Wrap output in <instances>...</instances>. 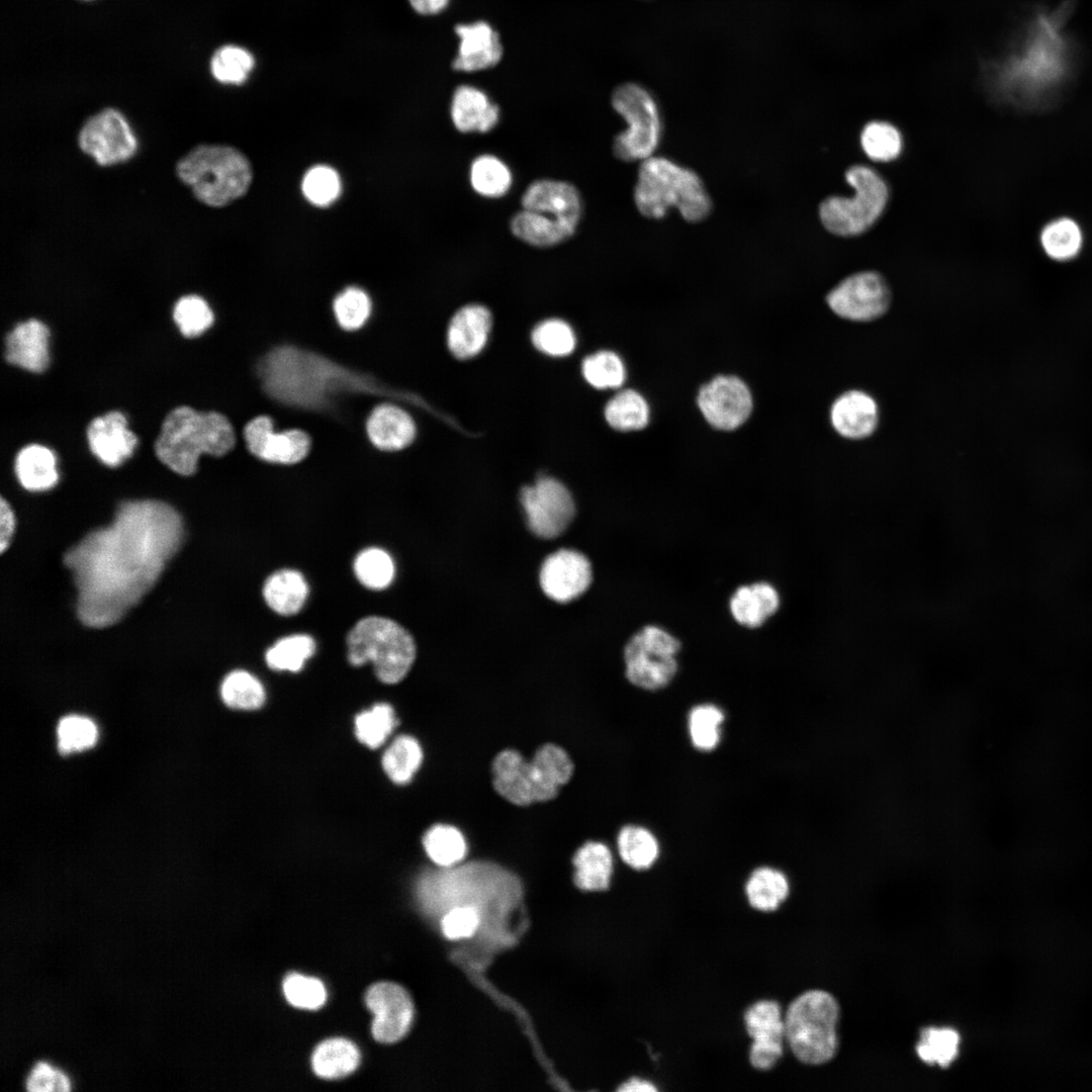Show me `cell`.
I'll return each mask as SVG.
<instances>
[{
  "label": "cell",
  "mask_w": 1092,
  "mask_h": 1092,
  "mask_svg": "<svg viewBox=\"0 0 1092 1092\" xmlns=\"http://www.w3.org/2000/svg\"><path fill=\"white\" fill-rule=\"evenodd\" d=\"M633 197L647 218L660 219L675 207L687 221L698 222L712 210L711 197L694 170L655 155L640 163Z\"/></svg>",
  "instance_id": "obj_4"
},
{
  "label": "cell",
  "mask_w": 1092,
  "mask_h": 1092,
  "mask_svg": "<svg viewBox=\"0 0 1092 1092\" xmlns=\"http://www.w3.org/2000/svg\"><path fill=\"white\" fill-rule=\"evenodd\" d=\"M1044 253L1056 261H1069L1081 251L1083 235L1078 223L1061 217L1045 224L1039 237Z\"/></svg>",
  "instance_id": "obj_38"
},
{
  "label": "cell",
  "mask_w": 1092,
  "mask_h": 1092,
  "mask_svg": "<svg viewBox=\"0 0 1092 1092\" xmlns=\"http://www.w3.org/2000/svg\"><path fill=\"white\" fill-rule=\"evenodd\" d=\"M479 924V914L471 905L458 906L447 912L441 920V928L449 939L471 936Z\"/></svg>",
  "instance_id": "obj_56"
},
{
  "label": "cell",
  "mask_w": 1092,
  "mask_h": 1092,
  "mask_svg": "<svg viewBox=\"0 0 1092 1092\" xmlns=\"http://www.w3.org/2000/svg\"><path fill=\"white\" fill-rule=\"evenodd\" d=\"M1080 0L1027 7L1000 50L981 61L985 88L993 98L1015 106L1055 99L1084 65V47L1071 28Z\"/></svg>",
  "instance_id": "obj_2"
},
{
  "label": "cell",
  "mask_w": 1092,
  "mask_h": 1092,
  "mask_svg": "<svg viewBox=\"0 0 1092 1092\" xmlns=\"http://www.w3.org/2000/svg\"><path fill=\"white\" fill-rule=\"evenodd\" d=\"M539 581L549 599L557 603H568L580 597L590 586V561L579 551L559 549L543 561Z\"/></svg>",
  "instance_id": "obj_18"
},
{
  "label": "cell",
  "mask_w": 1092,
  "mask_h": 1092,
  "mask_svg": "<svg viewBox=\"0 0 1092 1092\" xmlns=\"http://www.w3.org/2000/svg\"><path fill=\"white\" fill-rule=\"evenodd\" d=\"M25 1085L31 1092L71 1090V1082L67 1075L46 1062H38L31 1069Z\"/></svg>",
  "instance_id": "obj_57"
},
{
  "label": "cell",
  "mask_w": 1092,
  "mask_h": 1092,
  "mask_svg": "<svg viewBox=\"0 0 1092 1092\" xmlns=\"http://www.w3.org/2000/svg\"><path fill=\"white\" fill-rule=\"evenodd\" d=\"M236 443V430L225 415L182 405L165 418L155 442V452L171 470L188 476L197 470L202 454L222 457L235 448Z\"/></svg>",
  "instance_id": "obj_3"
},
{
  "label": "cell",
  "mask_w": 1092,
  "mask_h": 1092,
  "mask_svg": "<svg viewBox=\"0 0 1092 1092\" xmlns=\"http://www.w3.org/2000/svg\"><path fill=\"white\" fill-rule=\"evenodd\" d=\"M681 643L665 628L648 624L636 631L624 647L625 675L645 691L666 688L678 670Z\"/></svg>",
  "instance_id": "obj_11"
},
{
  "label": "cell",
  "mask_w": 1092,
  "mask_h": 1092,
  "mask_svg": "<svg viewBox=\"0 0 1092 1092\" xmlns=\"http://www.w3.org/2000/svg\"><path fill=\"white\" fill-rule=\"evenodd\" d=\"M845 178L855 190L853 196L825 198L819 205V216L829 233L853 237L867 232L881 216L889 188L879 173L863 165L849 167Z\"/></svg>",
  "instance_id": "obj_9"
},
{
  "label": "cell",
  "mask_w": 1092,
  "mask_h": 1092,
  "mask_svg": "<svg viewBox=\"0 0 1092 1092\" xmlns=\"http://www.w3.org/2000/svg\"><path fill=\"white\" fill-rule=\"evenodd\" d=\"M415 11L423 15H433L442 11L449 0H408Z\"/></svg>",
  "instance_id": "obj_59"
},
{
  "label": "cell",
  "mask_w": 1092,
  "mask_h": 1092,
  "mask_svg": "<svg viewBox=\"0 0 1092 1092\" xmlns=\"http://www.w3.org/2000/svg\"><path fill=\"white\" fill-rule=\"evenodd\" d=\"M524 209L541 212L577 229L582 216V199L569 182L553 179L533 181L521 197Z\"/></svg>",
  "instance_id": "obj_20"
},
{
  "label": "cell",
  "mask_w": 1092,
  "mask_h": 1092,
  "mask_svg": "<svg viewBox=\"0 0 1092 1092\" xmlns=\"http://www.w3.org/2000/svg\"><path fill=\"white\" fill-rule=\"evenodd\" d=\"M450 115L458 131L485 133L498 123L499 108L480 89L461 85L453 93Z\"/></svg>",
  "instance_id": "obj_28"
},
{
  "label": "cell",
  "mask_w": 1092,
  "mask_h": 1092,
  "mask_svg": "<svg viewBox=\"0 0 1092 1092\" xmlns=\"http://www.w3.org/2000/svg\"><path fill=\"white\" fill-rule=\"evenodd\" d=\"M575 885L586 891L606 890L613 874V855L600 841H587L573 856Z\"/></svg>",
  "instance_id": "obj_31"
},
{
  "label": "cell",
  "mask_w": 1092,
  "mask_h": 1092,
  "mask_svg": "<svg viewBox=\"0 0 1092 1092\" xmlns=\"http://www.w3.org/2000/svg\"><path fill=\"white\" fill-rule=\"evenodd\" d=\"M50 330L40 321L19 323L5 340L7 362L30 372H43L50 362Z\"/></svg>",
  "instance_id": "obj_25"
},
{
  "label": "cell",
  "mask_w": 1092,
  "mask_h": 1092,
  "mask_svg": "<svg viewBox=\"0 0 1092 1092\" xmlns=\"http://www.w3.org/2000/svg\"><path fill=\"white\" fill-rule=\"evenodd\" d=\"M607 423L621 432L644 429L650 420V408L645 397L634 389H624L615 394L604 411Z\"/></svg>",
  "instance_id": "obj_35"
},
{
  "label": "cell",
  "mask_w": 1092,
  "mask_h": 1092,
  "mask_svg": "<svg viewBox=\"0 0 1092 1092\" xmlns=\"http://www.w3.org/2000/svg\"><path fill=\"white\" fill-rule=\"evenodd\" d=\"M333 315L339 328L347 333L361 330L372 315V301L363 289L350 286L333 300Z\"/></svg>",
  "instance_id": "obj_43"
},
{
  "label": "cell",
  "mask_w": 1092,
  "mask_h": 1092,
  "mask_svg": "<svg viewBox=\"0 0 1092 1092\" xmlns=\"http://www.w3.org/2000/svg\"><path fill=\"white\" fill-rule=\"evenodd\" d=\"M220 696L228 707L237 710L259 709L266 700L262 682L246 670L230 672L220 685Z\"/></svg>",
  "instance_id": "obj_42"
},
{
  "label": "cell",
  "mask_w": 1092,
  "mask_h": 1092,
  "mask_svg": "<svg viewBox=\"0 0 1092 1092\" xmlns=\"http://www.w3.org/2000/svg\"><path fill=\"white\" fill-rule=\"evenodd\" d=\"M581 370L587 383L598 389L619 388L626 379V367L622 358L609 350L585 357Z\"/></svg>",
  "instance_id": "obj_47"
},
{
  "label": "cell",
  "mask_w": 1092,
  "mask_h": 1092,
  "mask_svg": "<svg viewBox=\"0 0 1092 1092\" xmlns=\"http://www.w3.org/2000/svg\"><path fill=\"white\" fill-rule=\"evenodd\" d=\"M348 660L354 666L372 662L377 678L397 684L416 659V643L395 621L379 616L359 620L347 636Z\"/></svg>",
  "instance_id": "obj_7"
},
{
  "label": "cell",
  "mask_w": 1092,
  "mask_h": 1092,
  "mask_svg": "<svg viewBox=\"0 0 1092 1092\" xmlns=\"http://www.w3.org/2000/svg\"><path fill=\"white\" fill-rule=\"evenodd\" d=\"M301 188L303 195L310 203L325 207L338 198L341 192V181L333 168L317 165L305 173Z\"/></svg>",
  "instance_id": "obj_54"
},
{
  "label": "cell",
  "mask_w": 1092,
  "mask_h": 1092,
  "mask_svg": "<svg viewBox=\"0 0 1092 1092\" xmlns=\"http://www.w3.org/2000/svg\"><path fill=\"white\" fill-rule=\"evenodd\" d=\"M612 106L627 123L614 139L613 152L624 162H642L654 156L662 138V118L654 97L636 83L617 87Z\"/></svg>",
  "instance_id": "obj_10"
},
{
  "label": "cell",
  "mask_w": 1092,
  "mask_h": 1092,
  "mask_svg": "<svg viewBox=\"0 0 1092 1092\" xmlns=\"http://www.w3.org/2000/svg\"><path fill=\"white\" fill-rule=\"evenodd\" d=\"M960 1035L952 1028L928 1027L916 1045L919 1058L928 1065L949 1066L959 1053Z\"/></svg>",
  "instance_id": "obj_50"
},
{
  "label": "cell",
  "mask_w": 1092,
  "mask_h": 1092,
  "mask_svg": "<svg viewBox=\"0 0 1092 1092\" xmlns=\"http://www.w3.org/2000/svg\"><path fill=\"white\" fill-rule=\"evenodd\" d=\"M173 318L184 337L195 338L213 325L214 314L204 298L189 294L177 300L173 308Z\"/></svg>",
  "instance_id": "obj_51"
},
{
  "label": "cell",
  "mask_w": 1092,
  "mask_h": 1092,
  "mask_svg": "<svg viewBox=\"0 0 1092 1092\" xmlns=\"http://www.w3.org/2000/svg\"><path fill=\"white\" fill-rule=\"evenodd\" d=\"M744 1022L752 1038L749 1052L751 1065L758 1070L770 1069L782 1057L786 1039L785 1021L779 1003L760 1000L752 1004L745 1011Z\"/></svg>",
  "instance_id": "obj_19"
},
{
  "label": "cell",
  "mask_w": 1092,
  "mask_h": 1092,
  "mask_svg": "<svg viewBox=\"0 0 1092 1092\" xmlns=\"http://www.w3.org/2000/svg\"><path fill=\"white\" fill-rule=\"evenodd\" d=\"M93 455L108 467H118L132 456L138 437L128 429L120 412H109L93 419L87 429Z\"/></svg>",
  "instance_id": "obj_21"
},
{
  "label": "cell",
  "mask_w": 1092,
  "mask_h": 1092,
  "mask_svg": "<svg viewBox=\"0 0 1092 1092\" xmlns=\"http://www.w3.org/2000/svg\"><path fill=\"white\" fill-rule=\"evenodd\" d=\"M830 309L852 322H871L889 308L891 291L884 277L875 271H862L840 281L826 296Z\"/></svg>",
  "instance_id": "obj_14"
},
{
  "label": "cell",
  "mask_w": 1092,
  "mask_h": 1092,
  "mask_svg": "<svg viewBox=\"0 0 1092 1092\" xmlns=\"http://www.w3.org/2000/svg\"><path fill=\"white\" fill-rule=\"evenodd\" d=\"M360 1052L350 1040L334 1037L322 1041L311 1055L313 1072L324 1079H339L353 1073L360 1063Z\"/></svg>",
  "instance_id": "obj_33"
},
{
  "label": "cell",
  "mask_w": 1092,
  "mask_h": 1092,
  "mask_svg": "<svg viewBox=\"0 0 1092 1092\" xmlns=\"http://www.w3.org/2000/svg\"><path fill=\"white\" fill-rule=\"evenodd\" d=\"M657 1088L649 1081L640 1078H631L621 1085L619 1091L623 1092H654Z\"/></svg>",
  "instance_id": "obj_60"
},
{
  "label": "cell",
  "mask_w": 1092,
  "mask_h": 1092,
  "mask_svg": "<svg viewBox=\"0 0 1092 1092\" xmlns=\"http://www.w3.org/2000/svg\"><path fill=\"white\" fill-rule=\"evenodd\" d=\"M781 606L777 587L768 581L739 585L731 595L728 608L733 620L747 629H756L776 615Z\"/></svg>",
  "instance_id": "obj_27"
},
{
  "label": "cell",
  "mask_w": 1092,
  "mask_h": 1092,
  "mask_svg": "<svg viewBox=\"0 0 1092 1092\" xmlns=\"http://www.w3.org/2000/svg\"><path fill=\"white\" fill-rule=\"evenodd\" d=\"M315 651V642L307 634H294L276 641L266 652L267 665L273 670H301Z\"/></svg>",
  "instance_id": "obj_44"
},
{
  "label": "cell",
  "mask_w": 1092,
  "mask_h": 1092,
  "mask_svg": "<svg viewBox=\"0 0 1092 1092\" xmlns=\"http://www.w3.org/2000/svg\"><path fill=\"white\" fill-rule=\"evenodd\" d=\"M16 477L28 491H47L59 481L55 453L46 446L30 444L23 447L15 458Z\"/></svg>",
  "instance_id": "obj_30"
},
{
  "label": "cell",
  "mask_w": 1092,
  "mask_h": 1092,
  "mask_svg": "<svg viewBox=\"0 0 1092 1092\" xmlns=\"http://www.w3.org/2000/svg\"><path fill=\"white\" fill-rule=\"evenodd\" d=\"M16 520L12 508L5 498L0 502V550L4 552L10 545L15 532Z\"/></svg>",
  "instance_id": "obj_58"
},
{
  "label": "cell",
  "mask_w": 1092,
  "mask_h": 1092,
  "mask_svg": "<svg viewBox=\"0 0 1092 1092\" xmlns=\"http://www.w3.org/2000/svg\"><path fill=\"white\" fill-rule=\"evenodd\" d=\"M455 32L460 41L452 65L454 70L480 71L491 68L500 61L503 47L499 36L487 22L458 24Z\"/></svg>",
  "instance_id": "obj_23"
},
{
  "label": "cell",
  "mask_w": 1092,
  "mask_h": 1092,
  "mask_svg": "<svg viewBox=\"0 0 1092 1092\" xmlns=\"http://www.w3.org/2000/svg\"><path fill=\"white\" fill-rule=\"evenodd\" d=\"M834 430L842 437L859 440L871 436L878 425L875 399L860 390H849L838 396L830 410Z\"/></svg>",
  "instance_id": "obj_26"
},
{
  "label": "cell",
  "mask_w": 1092,
  "mask_h": 1092,
  "mask_svg": "<svg viewBox=\"0 0 1092 1092\" xmlns=\"http://www.w3.org/2000/svg\"><path fill=\"white\" fill-rule=\"evenodd\" d=\"M617 846L622 860L637 871L649 869L659 855L656 836L642 825L623 826L617 836Z\"/></svg>",
  "instance_id": "obj_36"
},
{
  "label": "cell",
  "mask_w": 1092,
  "mask_h": 1092,
  "mask_svg": "<svg viewBox=\"0 0 1092 1092\" xmlns=\"http://www.w3.org/2000/svg\"><path fill=\"white\" fill-rule=\"evenodd\" d=\"M397 723L393 708L387 703H378L356 716L355 734L362 744L375 749L386 741Z\"/></svg>",
  "instance_id": "obj_45"
},
{
  "label": "cell",
  "mask_w": 1092,
  "mask_h": 1092,
  "mask_svg": "<svg viewBox=\"0 0 1092 1092\" xmlns=\"http://www.w3.org/2000/svg\"><path fill=\"white\" fill-rule=\"evenodd\" d=\"M365 1002L373 1013V1037L383 1043H392L403 1037L411 1027L414 1006L408 993L399 985L379 982L366 992Z\"/></svg>",
  "instance_id": "obj_17"
},
{
  "label": "cell",
  "mask_w": 1092,
  "mask_h": 1092,
  "mask_svg": "<svg viewBox=\"0 0 1092 1092\" xmlns=\"http://www.w3.org/2000/svg\"><path fill=\"white\" fill-rule=\"evenodd\" d=\"M79 148L100 166H111L130 159L136 140L124 116L105 108L89 117L78 133Z\"/></svg>",
  "instance_id": "obj_15"
},
{
  "label": "cell",
  "mask_w": 1092,
  "mask_h": 1092,
  "mask_svg": "<svg viewBox=\"0 0 1092 1092\" xmlns=\"http://www.w3.org/2000/svg\"><path fill=\"white\" fill-rule=\"evenodd\" d=\"M283 993L292 1006L301 1009H318L327 1000V990L322 981L297 973L289 974L284 979Z\"/></svg>",
  "instance_id": "obj_55"
},
{
  "label": "cell",
  "mask_w": 1092,
  "mask_h": 1092,
  "mask_svg": "<svg viewBox=\"0 0 1092 1092\" xmlns=\"http://www.w3.org/2000/svg\"><path fill=\"white\" fill-rule=\"evenodd\" d=\"M246 450L261 462L293 466L303 462L310 453L312 439L301 428L276 429L274 419L259 415L242 429Z\"/></svg>",
  "instance_id": "obj_12"
},
{
  "label": "cell",
  "mask_w": 1092,
  "mask_h": 1092,
  "mask_svg": "<svg viewBox=\"0 0 1092 1092\" xmlns=\"http://www.w3.org/2000/svg\"><path fill=\"white\" fill-rule=\"evenodd\" d=\"M364 427L370 444L383 453L405 449L414 442L417 433L412 416L400 406L389 402L375 404L366 418Z\"/></svg>",
  "instance_id": "obj_22"
},
{
  "label": "cell",
  "mask_w": 1092,
  "mask_h": 1092,
  "mask_svg": "<svg viewBox=\"0 0 1092 1092\" xmlns=\"http://www.w3.org/2000/svg\"><path fill=\"white\" fill-rule=\"evenodd\" d=\"M520 500L529 529L543 539L560 536L575 515L570 491L553 477L542 476L533 485L524 486Z\"/></svg>",
  "instance_id": "obj_13"
},
{
  "label": "cell",
  "mask_w": 1092,
  "mask_h": 1092,
  "mask_svg": "<svg viewBox=\"0 0 1092 1092\" xmlns=\"http://www.w3.org/2000/svg\"><path fill=\"white\" fill-rule=\"evenodd\" d=\"M354 572L361 584L369 589L387 587L394 577V563L383 549L370 547L358 553L354 560Z\"/></svg>",
  "instance_id": "obj_48"
},
{
  "label": "cell",
  "mask_w": 1092,
  "mask_h": 1092,
  "mask_svg": "<svg viewBox=\"0 0 1092 1092\" xmlns=\"http://www.w3.org/2000/svg\"><path fill=\"white\" fill-rule=\"evenodd\" d=\"M255 59L246 49L226 44L217 49L210 59V72L222 84H243L254 69Z\"/></svg>",
  "instance_id": "obj_46"
},
{
  "label": "cell",
  "mask_w": 1092,
  "mask_h": 1092,
  "mask_svg": "<svg viewBox=\"0 0 1092 1092\" xmlns=\"http://www.w3.org/2000/svg\"><path fill=\"white\" fill-rule=\"evenodd\" d=\"M572 771L573 764L567 752L552 743L541 746L531 761L525 760L517 750L506 749L492 763L494 789L519 806L555 798Z\"/></svg>",
  "instance_id": "obj_5"
},
{
  "label": "cell",
  "mask_w": 1092,
  "mask_h": 1092,
  "mask_svg": "<svg viewBox=\"0 0 1092 1092\" xmlns=\"http://www.w3.org/2000/svg\"><path fill=\"white\" fill-rule=\"evenodd\" d=\"M839 1006L829 993L810 990L788 1007L785 1035L795 1057L804 1064L821 1065L831 1060L838 1045Z\"/></svg>",
  "instance_id": "obj_8"
},
{
  "label": "cell",
  "mask_w": 1092,
  "mask_h": 1092,
  "mask_svg": "<svg viewBox=\"0 0 1092 1092\" xmlns=\"http://www.w3.org/2000/svg\"><path fill=\"white\" fill-rule=\"evenodd\" d=\"M789 881L784 873L771 867H759L749 876L745 893L753 908L774 911L788 897Z\"/></svg>",
  "instance_id": "obj_34"
},
{
  "label": "cell",
  "mask_w": 1092,
  "mask_h": 1092,
  "mask_svg": "<svg viewBox=\"0 0 1092 1092\" xmlns=\"http://www.w3.org/2000/svg\"><path fill=\"white\" fill-rule=\"evenodd\" d=\"M698 407L707 423L722 431L741 427L750 417L753 398L747 384L735 375H718L697 395Z\"/></svg>",
  "instance_id": "obj_16"
},
{
  "label": "cell",
  "mask_w": 1092,
  "mask_h": 1092,
  "mask_svg": "<svg viewBox=\"0 0 1092 1092\" xmlns=\"http://www.w3.org/2000/svg\"><path fill=\"white\" fill-rule=\"evenodd\" d=\"M860 144L870 159L889 162L900 155L902 136L898 128L890 122L875 120L863 127Z\"/></svg>",
  "instance_id": "obj_49"
},
{
  "label": "cell",
  "mask_w": 1092,
  "mask_h": 1092,
  "mask_svg": "<svg viewBox=\"0 0 1092 1092\" xmlns=\"http://www.w3.org/2000/svg\"><path fill=\"white\" fill-rule=\"evenodd\" d=\"M423 845L432 861L443 868L460 862L467 852L463 834L456 827L446 824L429 828L423 836Z\"/></svg>",
  "instance_id": "obj_39"
},
{
  "label": "cell",
  "mask_w": 1092,
  "mask_h": 1092,
  "mask_svg": "<svg viewBox=\"0 0 1092 1092\" xmlns=\"http://www.w3.org/2000/svg\"><path fill=\"white\" fill-rule=\"evenodd\" d=\"M509 167L493 155H480L470 166V183L476 193L484 197L504 196L512 186Z\"/></svg>",
  "instance_id": "obj_40"
},
{
  "label": "cell",
  "mask_w": 1092,
  "mask_h": 1092,
  "mask_svg": "<svg viewBox=\"0 0 1092 1092\" xmlns=\"http://www.w3.org/2000/svg\"><path fill=\"white\" fill-rule=\"evenodd\" d=\"M178 178L203 204L222 207L241 198L252 183L248 159L233 147L199 145L176 165Z\"/></svg>",
  "instance_id": "obj_6"
},
{
  "label": "cell",
  "mask_w": 1092,
  "mask_h": 1092,
  "mask_svg": "<svg viewBox=\"0 0 1092 1092\" xmlns=\"http://www.w3.org/2000/svg\"><path fill=\"white\" fill-rule=\"evenodd\" d=\"M491 313L481 304H467L452 316L447 331L450 352L458 359H469L485 347L491 328Z\"/></svg>",
  "instance_id": "obj_24"
},
{
  "label": "cell",
  "mask_w": 1092,
  "mask_h": 1092,
  "mask_svg": "<svg viewBox=\"0 0 1092 1092\" xmlns=\"http://www.w3.org/2000/svg\"><path fill=\"white\" fill-rule=\"evenodd\" d=\"M57 733L59 750L63 754L91 748L98 738V730L94 722L79 715H70L61 719Z\"/></svg>",
  "instance_id": "obj_53"
},
{
  "label": "cell",
  "mask_w": 1092,
  "mask_h": 1092,
  "mask_svg": "<svg viewBox=\"0 0 1092 1092\" xmlns=\"http://www.w3.org/2000/svg\"><path fill=\"white\" fill-rule=\"evenodd\" d=\"M422 760L423 750L419 741L411 735H399L384 751L381 763L393 783L405 785L413 780Z\"/></svg>",
  "instance_id": "obj_37"
},
{
  "label": "cell",
  "mask_w": 1092,
  "mask_h": 1092,
  "mask_svg": "<svg viewBox=\"0 0 1092 1092\" xmlns=\"http://www.w3.org/2000/svg\"><path fill=\"white\" fill-rule=\"evenodd\" d=\"M183 537L182 519L168 504H120L107 527L89 533L65 554L82 623L103 628L120 620L153 587Z\"/></svg>",
  "instance_id": "obj_1"
},
{
  "label": "cell",
  "mask_w": 1092,
  "mask_h": 1092,
  "mask_svg": "<svg viewBox=\"0 0 1092 1092\" xmlns=\"http://www.w3.org/2000/svg\"><path fill=\"white\" fill-rule=\"evenodd\" d=\"M308 596V585L303 575L293 569H281L272 573L263 585V598L270 609L283 616L298 613Z\"/></svg>",
  "instance_id": "obj_32"
},
{
  "label": "cell",
  "mask_w": 1092,
  "mask_h": 1092,
  "mask_svg": "<svg viewBox=\"0 0 1092 1092\" xmlns=\"http://www.w3.org/2000/svg\"><path fill=\"white\" fill-rule=\"evenodd\" d=\"M531 339L540 352L552 357L571 354L576 344L571 327L559 318H549L539 323L534 328Z\"/></svg>",
  "instance_id": "obj_52"
},
{
  "label": "cell",
  "mask_w": 1092,
  "mask_h": 1092,
  "mask_svg": "<svg viewBox=\"0 0 1092 1092\" xmlns=\"http://www.w3.org/2000/svg\"><path fill=\"white\" fill-rule=\"evenodd\" d=\"M512 234L536 248H550L566 242L576 229L554 217L522 208L510 221Z\"/></svg>",
  "instance_id": "obj_29"
},
{
  "label": "cell",
  "mask_w": 1092,
  "mask_h": 1092,
  "mask_svg": "<svg viewBox=\"0 0 1092 1092\" xmlns=\"http://www.w3.org/2000/svg\"><path fill=\"white\" fill-rule=\"evenodd\" d=\"M724 711L712 703L694 706L688 715V730L693 746L700 751H712L720 743Z\"/></svg>",
  "instance_id": "obj_41"
}]
</instances>
